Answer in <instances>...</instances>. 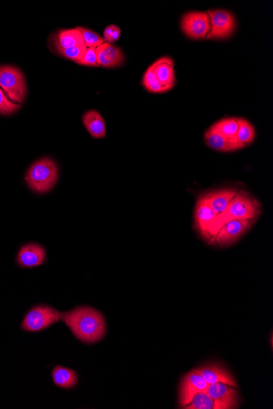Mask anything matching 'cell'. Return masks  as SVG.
<instances>
[{
	"label": "cell",
	"instance_id": "cell-20",
	"mask_svg": "<svg viewBox=\"0 0 273 409\" xmlns=\"http://www.w3.org/2000/svg\"><path fill=\"white\" fill-rule=\"evenodd\" d=\"M54 383L64 389H71L78 383L77 374L75 371L61 366H56L52 372Z\"/></svg>",
	"mask_w": 273,
	"mask_h": 409
},
{
	"label": "cell",
	"instance_id": "cell-18",
	"mask_svg": "<svg viewBox=\"0 0 273 409\" xmlns=\"http://www.w3.org/2000/svg\"><path fill=\"white\" fill-rule=\"evenodd\" d=\"M82 121L92 138L95 139L105 138L106 134V123L99 111L91 110L84 113Z\"/></svg>",
	"mask_w": 273,
	"mask_h": 409
},
{
	"label": "cell",
	"instance_id": "cell-16",
	"mask_svg": "<svg viewBox=\"0 0 273 409\" xmlns=\"http://www.w3.org/2000/svg\"><path fill=\"white\" fill-rule=\"evenodd\" d=\"M204 141L209 148L220 152H231L244 148V146L238 143L237 139L227 138L210 128L204 134Z\"/></svg>",
	"mask_w": 273,
	"mask_h": 409
},
{
	"label": "cell",
	"instance_id": "cell-29",
	"mask_svg": "<svg viewBox=\"0 0 273 409\" xmlns=\"http://www.w3.org/2000/svg\"><path fill=\"white\" fill-rule=\"evenodd\" d=\"M116 26L111 25L107 26L104 32V39L105 42L111 44V35Z\"/></svg>",
	"mask_w": 273,
	"mask_h": 409
},
{
	"label": "cell",
	"instance_id": "cell-30",
	"mask_svg": "<svg viewBox=\"0 0 273 409\" xmlns=\"http://www.w3.org/2000/svg\"><path fill=\"white\" fill-rule=\"evenodd\" d=\"M121 29H119V27L116 26L115 30L113 31L112 35H111V44L113 43L116 42L118 41V39L119 38H121Z\"/></svg>",
	"mask_w": 273,
	"mask_h": 409
},
{
	"label": "cell",
	"instance_id": "cell-1",
	"mask_svg": "<svg viewBox=\"0 0 273 409\" xmlns=\"http://www.w3.org/2000/svg\"><path fill=\"white\" fill-rule=\"evenodd\" d=\"M61 320L70 328L75 337L84 343H95L104 338L106 321L99 310L89 306L61 313Z\"/></svg>",
	"mask_w": 273,
	"mask_h": 409
},
{
	"label": "cell",
	"instance_id": "cell-14",
	"mask_svg": "<svg viewBox=\"0 0 273 409\" xmlns=\"http://www.w3.org/2000/svg\"><path fill=\"white\" fill-rule=\"evenodd\" d=\"M46 260V251L38 243L26 244L20 249L18 254V263L24 268H32L41 266Z\"/></svg>",
	"mask_w": 273,
	"mask_h": 409
},
{
	"label": "cell",
	"instance_id": "cell-2",
	"mask_svg": "<svg viewBox=\"0 0 273 409\" xmlns=\"http://www.w3.org/2000/svg\"><path fill=\"white\" fill-rule=\"evenodd\" d=\"M262 204L247 191H237L229 208L216 219L214 236L227 221L230 220H256L262 213Z\"/></svg>",
	"mask_w": 273,
	"mask_h": 409
},
{
	"label": "cell",
	"instance_id": "cell-5",
	"mask_svg": "<svg viewBox=\"0 0 273 409\" xmlns=\"http://www.w3.org/2000/svg\"><path fill=\"white\" fill-rule=\"evenodd\" d=\"M61 320V312L49 306H38L24 318L21 328L27 332H39Z\"/></svg>",
	"mask_w": 273,
	"mask_h": 409
},
{
	"label": "cell",
	"instance_id": "cell-25",
	"mask_svg": "<svg viewBox=\"0 0 273 409\" xmlns=\"http://www.w3.org/2000/svg\"><path fill=\"white\" fill-rule=\"evenodd\" d=\"M83 36L85 45L87 48H98L102 44L105 43L104 39L98 35V34L87 29V28H76Z\"/></svg>",
	"mask_w": 273,
	"mask_h": 409
},
{
	"label": "cell",
	"instance_id": "cell-27",
	"mask_svg": "<svg viewBox=\"0 0 273 409\" xmlns=\"http://www.w3.org/2000/svg\"><path fill=\"white\" fill-rule=\"evenodd\" d=\"M21 105L10 101L5 95L3 90L0 89V115L9 116L19 110Z\"/></svg>",
	"mask_w": 273,
	"mask_h": 409
},
{
	"label": "cell",
	"instance_id": "cell-6",
	"mask_svg": "<svg viewBox=\"0 0 273 409\" xmlns=\"http://www.w3.org/2000/svg\"><path fill=\"white\" fill-rule=\"evenodd\" d=\"M210 21V31L207 39H221L229 37L235 30L234 16L229 11L208 10Z\"/></svg>",
	"mask_w": 273,
	"mask_h": 409
},
{
	"label": "cell",
	"instance_id": "cell-3",
	"mask_svg": "<svg viewBox=\"0 0 273 409\" xmlns=\"http://www.w3.org/2000/svg\"><path fill=\"white\" fill-rule=\"evenodd\" d=\"M58 179V166L50 158H44L34 163L26 175L28 186L39 194L52 190Z\"/></svg>",
	"mask_w": 273,
	"mask_h": 409
},
{
	"label": "cell",
	"instance_id": "cell-4",
	"mask_svg": "<svg viewBox=\"0 0 273 409\" xmlns=\"http://www.w3.org/2000/svg\"><path fill=\"white\" fill-rule=\"evenodd\" d=\"M0 89L15 103H24L26 84L24 74L15 66H0Z\"/></svg>",
	"mask_w": 273,
	"mask_h": 409
},
{
	"label": "cell",
	"instance_id": "cell-28",
	"mask_svg": "<svg viewBox=\"0 0 273 409\" xmlns=\"http://www.w3.org/2000/svg\"><path fill=\"white\" fill-rule=\"evenodd\" d=\"M79 64L91 67H100L96 62V49L88 48L86 54H85L84 59L79 62Z\"/></svg>",
	"mask_w": 273,
	"mask_h": 409
},
{
	"label": "cell",
	"instance_id": "cell-24",
	"mask_svg": "<svg viewBox=\"0 0 273 409\" xmlns=\"http://www.w3.org/2000/svg\"><path fill=\"white\" fill-rule=\"evenodd\" d=\"M143 83L145 88L153 94L166 93L170 90L169 88L163 86V85L158 81V79L154 76V73H153L152 66L144 74Z\"/></svg>",
	"mask_w": 273,
	"mask_h": 409
},
{
	"label": "cell",
	"instance_id": "cell-26",
	"mask_svg": "<svg viewBox=\"0 0 273 409\" xmlns=\"http://www.w3.org/2000/svg\"><path fill=\"white\" fill-rule=\"evenodd\" d=\"M87 49L88 48L86 46H82L56 50L58 51L60 55L64 56V58L79 64V61H81L84 59L85 54H86Z\"/></svg>",
	"mask_w": 273,
	"mask_h": 409
},
{
	"label": "cell",
	"instance_id": "cell-7",
	"mask_svg": "<svg viewBox=\"0 0 273 409\" xmlns=\"http://www.w3.org/2000/svg\"><path fill=\"white\" fill-rule=\"evenodd\" d=\"M217 214L209 204L197 198L194 208V221L197 230L209 244L214 236V228Z\"/></svg>",
	"mask_w": 273,
	"mask_h": 409
},
{
	"label": "cell",
	"instance_id": "cell-11",
	"mask_svg": "<svg viewBox=\"0 0 273 409\" xmlns=\"http://www.w3.org/2000/svg\"><path fill=\"white\" fill-rule=\"evenodd\" d=\"M235 189H220L203 193L199 198L209 204L217 215L223 214L237 194Z\"/></svg>",
	"mask_w": 273,
	"mask_h": 409
},
{
	"label": "cell",
	"instance_id": "cell-10",
	"mask_svg": "<svg viewBox=\"0 0 273 409\" xmlns=\"http://www.w3.org/2000/svg\"><path fill=\"white\" fill-rule=\"evenodd\" d=\"M209 384L202 375L192 371L182 380L179 393L180 407L184 408L199 392H207Z\"/></svg>",
	"mask_w": 273,
	"mask_h": 409
},
{
	"label": "cell",
	"instance_id": "cell-19",
	"mask_svg": "<svg viewBox=\"0 0 273 409\" xmlns=\"http://www.w3.org/2000/svg\"><path fill=\"white\" fill-rule=\"evenodd\" d=\"M56 49L86 46L81 33L76 29L61 30L54 37Z\"/></svg>",
	"mask_w": 273,
	"mask_h": 409
},
{
	"label": "cell",
	"instance_id": "cell-8",
	"mask_svg": "<svg viewBox=\"0 0 273 409\" xmlns=\"http://www.w3.org/2000/svg\"><path fill=\"white\" fill-rule=\"evenodd\" d=\"M182 31L193 39H206L210 31V21L207 12L192 11L184 14L181 21Z\"/></svg>",
	"mask_w": 273,
	"mask_h": 409
},
{
	"label": "cell",
	"instance_id": "cell-21",
	"mask_svg": "<svg viewBox=\"0 0 273 409\" xmlns=\"http://www.w3.org/2000/svg\"><path fill=\"white\" fill-rule=\"evenodd\" d=\"M185 409H227V407L210 397L207 392H199L193 396Z\"/></svg>",
	"mask_w": 273,
	"mask_h": 409
},
{
	"label": "cell",
	"instance_id": "cell-9",
	"mask_svg": "<svg viewBox=\"0 0 273 409\" xmlns=\"http://www.w3.org/2000/svg\"><path fill=\"white\" fill-rule=\"evenodd\" d=\"M255 220H230L213 238L212 243L219 246H229L236 243L252 226Z\"/></svg>",
	"mask_w": 273,
	"mask_h": 409
},
{
	"label": "cell",
	"instance_id": "cell-22",
	"mask_svg": "<svg viewBox=\"0 0 273 409\" xmlns=\"http://www.w3.org/2000/svg\"><path fill=\"white\" fill-rule=\"evenodd\" d=\"M209 128L216 131V132L226 136L227 138L236 139L238 130V118H226L221 119V121L215 123Z\"/></svg>",
	"mask_w": 273,
	"mask_h": 409
},
{
	"label": "cell",
	"instance_id": "cell-15",
	"mask_svg": "<svg viewBox=\"0 0 273 409\" xmlns=\"http://www.w3.org/2000/svg\"><path fill=\"white\" fill-rule=\"evenodd\" d=\"M96 62L100 67L115 68L124 64L123 51L105 42L96 49Z\"/></svg>",
	"mask_w": 273,
	"mask_h": 409
},
{
	"label": "cell",
	"instance_id": "cell-23",
	"mask_svg": "<svg viewBox=\"0 0 273 409\" xmlns=\"http://www.w3.org/2000/svg\"><path fill=\"white\" fill-rule=\"evenodd\" d=\"M255 129L252 123L244 118H238L236 139L244 147L252 144L255 138Z\"/></svg>",
	"mask_w": 273,
	"mask_h": 409
},
{
	"label": "cell",
	"instance_id": "cell-13",
	"mask_svg": "<svg viewBox=\"0 0 273 409\" xmlns=\"http://www.w3.org/2000/svg\"><path fill=\"white\" fill-rule=\"evenodd\" d=\"M193 371L202 375L209 385L222 383L237 388L236 380L226 368L217 363H212L201 368L193 369Z\"/></svg>",
	"mask_w": 273,
	"mask_h": 409
},
{
	"label": "cell",
	"instance_id": "cell-12",
	"mask_svg": "<svg viewBox=\"0 0 273 409\" xmlns=\"http://www.w3.org/2000/svg\"><path fill=\"white\" fill-rule=\"evenodd\" d=\"M207 393L213 400L223 403L227 409L236 408L238 403V390L234 386L217 383L208 386Z\"/></svg>",
	"mask_w": 273,
	"mask_h": 409
},
{
	"label": "cell",
	"instance_id": "cell-17",
	"mask_svg": "<svg viewBox=\"0 0 273 409\" xmlns=\"http://www.w3.org/2000/svg\"><path fill=\"white\" fill-rule=\"evenodd\" d=\"M153 73L163 86L172 89L176 81L174 64L172 59L164 56L154 62L152 65Z\"/></svg>",
	"mask_w": 273,
	"mask_h": 409
}]
</instances>
